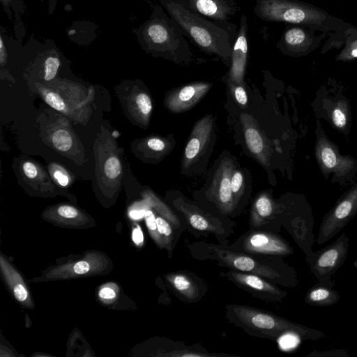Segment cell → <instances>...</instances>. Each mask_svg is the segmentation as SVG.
<instances>
[{"instance_id":"cell-10","label":"cell","mask_w":357,"mask_h":357,"mask_svg":"<svg viewBox=\"0 0 357 357\" xmlns=\"http://www.w3.org/2000/svg\"><path fill=\"white\" fill-rule=\"evenodd\" d=\"M243 250L249 253L280 255L288 253L287 244L279 237L268 232L257 231L247 236Z\"/></svg>"},{"instance_id":"cell-27","label":"cell","mask_w":357,"mask_h":357,"mask_svg":"<svg viewBox=\"0 0 357 357\" xmlns=\"http://www.w3.org/2000/svg\"><path fill=\"white\" fill-rule=\"evenodd\" d=\"M243 183V174L239 171H236L231 177V188L233 195L237 196Z\"/></svg>"},{"instance_id":"cell-7","label":"cell","mask_w":357,"mask_h":357,"mask_svg":"<svg viewBox=\"0 0 357 357\" xmlns=\"http://www.w3.org/2000/svg\"><path fill=\"white\" fill-rule=\"evenodd\" d=\"M188 8L214 21L228 20L237 11L234 0H178Z\"/></svg>"},{"instance_id":"cell-3","label":"cell","mask_w":357,"mask_h":357,"mask_svg":"<svg viewBox=\"0 0 357 357\" xmlns=\"http://www.w3.org/2000/svg\"><path fill=\"white\" fill-rule=\"evenodd\" d=\"M154 17L144 31L149 47L176 63L190 61L192 53L179 25L160 7Z\"/></svg>"},{"instance_id":"cell-31","label":"cell","mask_w":357,"mask_h":357,"mask_svg":"<svg viewBox=\"0 0 357 357\" xmlns=\"http://www.w3.org/2000/svg\"><path fill=\"white\" fill-rule=\"evenodd\" d=\"M58 213L66 218H73L78 215V211L74 207L62 206L58 208Z\"/></svg>"},{"instance_id":"cell-26","label":"cell","mask_w":357,"mask_h":357,"mask_svg":"<svg viewBox=\"0 0 357 357\" xmlns=\"http://www.w3.org/2000/svg\"><path fill=\"white\" fill-rule=\"evenodd\" d=\"M299 342L298 337L294 334H285L281 335L279 344L282 349L289 350L294 348Z\"/></svg>"},{"instance_id":"cell-39","label":"cell","mask_w":357,"mask_h":357,"mask_svg":"<svg viewBox=\"0 0 357 357\" xmlns=\"http://www.w3.org/2000/svg\"><path fill=\"white\" fill-rule=\"evenodd\" d=\"M132 237L133 241L137 245H139L143 242L144 236L142 229L139 227L137 226L135 229H133Z\"/></svg>"},{"instance_id":"cell-21","label":"cell","mask_w":357,"mask_h":357,"mask_svg":"<svg viewBox=\"0 0 357 357\" xmlns=\"http://www.w3.org/2000/svg\"><path fill=\"white\" fill-rule=\"evenodd\" d=\"M156 224L159 234L166 238L168 246H170L172 240V229L170 225L161 217L156 218Z\"/></svg>"},{"instance_id":"cell-25","label":"cell","mask_w":357,"mask_h":357,"mask_svg":"<svg viewBox=\"0 0 357 357\" xmlns=\"http://www.w3.org/2000/svg\"><path fill=\"white\" fill-rule=\"evenodd\" d=\"M337 252L335 250H329L325 252L319 258L318 264L321 267H330L335 265L337 259Z\"/></svg>"},{"instance_id":"cell-41","label":"cell","mask_w":357,"mask_h":357,"mask_svg":"<svg viewBox=\"0 0 357 357\" xmlns=\"http://www.w3.org/2000/svg\"><path fill=\"white\" fill-rule=\"evenodd\" d=\"M99 296L102 298L109 299L115 296V293L110 288H104L100 291Z\"/></svg>"},{"instance_id":"cell-15","label":"cell","mask_w":357,"mask_h":357,"mask_svg":"<svg viewBox=\"0 0 357 357\" xmlns=\"http://www.w3.org/2000/svg\"><path fill=\"white\" fill-rule=\"evenodd\" d=\"M182 210L190 225L199 231H207L213 233H219V228L211 223L204 216L200 213L191 211L182 208Z\"/></svg>"},{"instance_id":"cell-23","label":"cell","mask_w":357,"mask_h":357,"mask_svg":"<svg viewBox=\"0 0 357 357\" xmlns=\"http://www.w3.org/2000/svg\"><path fill=\"white\" fill-rule=\"evenodd\" d=\"M136 104L139 110L143 115H148L151 111L152 103L149 96L145 93L138 94L136 98Z\"/></svg>"},{"instance_id":"cell-12","label":"cell","mask_w":357,"mask_h":357,"mask_svg":"<svg viewBox=\"0 0 357 357\" xmlns=\"http://www.w3.org/2000/svg\"><path fill=\"white\" fill-rule=\"evenodd\" d=\"M231 170L224 165L218 172L214 182L213 190L220 208L225 212H229L234 206V195L231 188Z\"/></svg>"},{"instance_id":"cell-20","label":"cell","mask_w":357,"mask_h":357,"mask_svg":"<svg viewBox=\"0 0 357 357\" xmlns=\"http://www.w3.org/2000/svg\"><path fill=\"white\" fill-rule=\"evenodd\" d=\"M104 170L109 178H117L121 171V163L118 158L115 157L108 158L105 162Z\"/></svg>"},{"instance_id":"cell-2","label":"cell","mask_w":357,"mask_h":357,"mask_svg":"<svg viewBox=\"0 0 357 357\" xmlns=\"http://www.w3.org/2000/svg\"><path fill=\"white\" fill-rule=\"evenodd\" d=\"M253 12L266 22L303 26L327 34L343 33L356 27L324 10L298 0H256Z\"/></svg>"},{"instance_id":"cell-40","label":"cell","mask_w":357,"mask_h":357,"mask_svg":"<svg viewBox=\"0 0 357 357\" xmlns=\"http://www.w3.org/2000/svg\"><path fill=\"white\" fill-rule=\"evenodd\" d=\"M54 176L61 185L66 186L68 184L69 180L68 176L61 172L56 171L54 173Z\"/></svg>"},{"instance_id":"cell-11","label":"cell","mask_w":357,"mask_h":357,"mask_svg":"<svg viewBox=\"0 0 357 357\" xmlns=\"http://www.w3.org/2000/svg\"><path fill=\"white\" fill-rule=\"evenodd\" d=\"M211 86L208 83L196 82L178 89L167 99L169 109L180 112L190 109L206 94Z\"/></svg>"},{"instance_id":"cell-30","label":"cell","mask_w":357,"mask_h":357,"mask_svg":"<svg viewBox=\"0 0 357 357\" xmlns=\"http://www.w3.org/2000/svg\"><path fill=\"white\" fill-rule=\"evenodd\" d=\"M146 225L149 229L155 233L158 236V231L157 229L156 218L151 211H146L144 215Z\"/></svg>"},{"instance_id":"cell-8","label":"cell","mask_w":357,"mask_h":357,"mask_svg":"<svg viewBox=\"0 0 357 357\" xmlns=\"http://www.w3.org/2000/svg\"><path fill=\"white\" fill-rule=\"evenodd\" d=\"M248 31V18L245 15H242L238 35L231 52L229 75L234 80L241 81L243 77L249 54Z\"/></svg>"},{"instance_id":"cell-16","label":"cell","mask_w":357,"mask_h":357,"mask_svg":"<svg viewBox=\"0 0 357 357\" xmlns=\"http://www.w3.org/2000/svg\"><path fill=\"white\" fill-rule=\"evenodd\" d=\"M255 214L252 218L253 225H259L261 220L268 218L273 212L271 199L266 195H261L255 203Z\"/></svg>"},{"instance_id":"cell-6","label":"cell","mask_w":357,"mask_h":357,"mask_svg":"<svg viewBox=\"0 0 357 357\" xmlns=\"http://www.w3.org/2000/svg\"><path fill=\"white\" fill-rule=\"evenodd\" d=\"M211 257L216 259L228 267L247 273H252L261 277L275 280L278 273L271 266L245 254L223 250L215 245H208Z\"/></svg>"},{"instance_id":"cell-34","label":"cell","mask_w":357,"mask_h":357,"mask_svg":"<svg viewBox=\"0 0 357 357\" xmlns=\"http://www.w3.org/2000/svg\"><path fill=\"white\" fill-rule=\"evenodd\" d=\"M333 123L337 127H343L346 123L345 116L339 109L334 110L333 114Z\"/></svg>"},{"instance_id":"cell-32","label":"cell","mask_w":357,"mask_h":357,"mask_svg":"<svg viewBox=\"0 0 357 357\" xmlns=\"http://www.w3.org/2000/svg\"><path fill=\"white\" fill-rule=\"evenodd\" d=\"M147 145H148L149 148H150L151 149L155 151H162L166 147V145H165V143L164 141H162V139H160L159 138H155V137L151 138L148 141Z\"/></svg>"},{"instance_id":"cell-29","label":"cell","mask_w":357,"mask_h":357,"mask_svg":"<svg viewBox=\"0 0 357 357\" xmlns=\"http://www.w3.org/2000/svg\"><path fill=\"white\" fill-rule=\"evenodd\" d=\"M352 208L351 203L349 201H344L342 202L336 208L335 211V215L339 219L347 217Z\"/></svg>"},{"instance_id":"cell-18","label":"cell","mask_w":357,"mask_h":357,"mask_svg":"<svg viewBox=\"0 0 357 357\" xmlns=\"http://www.w3.org/2000/svg\"><path fill=\"white\" fill-rule=\"evenodd\" d=\"M245 139L249 150L255 154H259L264 149L263 139L259 132L253 128L245 130Z\"/></svg>"},{"instance_id":"cell-22","label":"cell","mask_w":357,"mask_h":357,"mask_svg":"<svg viewBox=\"0 0 357 357\" xmlns=\"http://www.w3.org/2000/svg\"><path fill=\"white\" fill-rule=\"evenodd\" d=\"M59 66V61L58 59L55 57L47 58L45 63V72L44 79L46 81L52 79L56 74Z\"/></svg>"},{"instance_id":"cell-5","label":"cell","mask_w":357,"mask_h":357,"mask_svg":"<svg viewBox=\"0 0 357 357\" xmlns=\"http://www.w3.org/2000/svg\"><path fill=\"white\" fill-rule=\"evenodd\" d=\"M316 31L317 30L299 25L287 26L277 43V47L282 53L291 56L306 54L319 47L326 34L323 33L317 36L314 34Z\"/></svg>"},{"instance_id":"cell-33","label":"cell","mask_w":357,"mask_h":357,"mask_svg":"<svg viewBox=\"0 0 357 357\" xmlns=\"http://www.w3.org/2000/svg\"><path fill=\"white\" fill-rule=\"evenodd\" d=\"M329 296V292L324 289H318L311 292L310 298L313 301L324 300Z\"/></svg>"},{"instance_id":"cell-9","label":"cell","mask_w":357,"mask_h":357,"mask_svg":"<svg viewBox=\"0 0 357 357\" xmlns=\"http://www.w3.org/2000/svg\"><path fill=\"white\" fill-rule=\"evenodd\" d=\"M230 280L244 289L266 299H276L282 292L258 275L231 270L225 274Z\"/></svg>"},{"instance_id":"cell-24","label":"cell","mask_w":357,"mask_h":357,"mask_svg":"<svg viewBox=\"0 0 357 357\" xmlns=\"http://www.w3.org/2000/svg\"><path fill=\"white\" fill-rule=\"evenodd\" d=\"M47 105L57 111H63L66 105L63 99L54 92H48L45 96Z\"/></svg>"},{"instance_id":"cell-36","label":"cell","mask_w":357,"mask_h":357,"mask_svg":"<svg viewBox=\"0 0 357 357\" xmlns=\"http://www.w3.org/2000/svg\"><path fill=\"white\" fill-rule=\"evenodd\" d=\"M235 98L238 102L245 105L248 102V97L244 89L242 86H237L235 89Z\"/></svg>"},{"instance_id":"cell-14","label":"cell","mask_w":357,"mask_h":357,"mask_svg":"<svg viewBox=\"0 0 357 357\" xmlns=\"http://www.w3.org/2000/svg\"><path fill=\"white\" fill-rule=\"evenodd\" d=\"M168 280L173 289L187 300L194 301L198 296L199 289L197 284L189 276L184 273H173L169 276Z\"/></svg>"},{"instance_id":"cell-4","label":"cell","mask_w":357,"mask_h":357,"mask_svg":"<svg viewBox=\"0 0 357 357\" xmlns=\"http://www.w3.org/2000/svg\"><path fill=\"white\" fill-rule=\"evenodd\" d=\"M229 319L248 333L273 339L291 328L284 319L266 311L245 305H228Z\"/></svg>"},{"instance_id":"cell-38","label":"cell","mask_w":357,"mask_h":357,"mask_svg":"<svg viewBox=\"0 0 357 357\" xmlns=\"http://www.w3.org/2000/svg\"><path fill=\"white\" fill-rule=\"evenodd\" d=\"M73 268L76 273L84 274L89 271L90 266L86 261H82L76 263Z\"/></svg>"},{"instance_id":"cell-37","label":"cell","mask_w":357,"mask_h":357,"mask_svg":"<svg viewBox=\"0 0 357 357\" xmlns=\"http://www.w3.org/2000/svg\"><path fill=\"white\" fill-rule=\"evenodd\" d=\"M13 292L15 298L19 301H24L27 298V291L22 284L15 286Z\"/></svg>"},{"instance_id":"cell-1","label":"cell","mask_w":357,"mask_h":357,"mask_svg":"<svg viewBox=\"0 0 357 357\" xmlns=\"http://www.w3.org/2000/svg\"><path fill=\"white\" fill-rule=\"evenodd\" d=\"M169 16L186 37L208 55L219 57L231 66L232 47L238 35L236 26L225 21H214L197 14L178 0H161Z\"/></svg>"},{"instance_id":"cell-35","label":"cell","mask_w":357,"mask_h":357,"mask_svg":"<svg viewBox=\"0 0 357 357\" xmlns=\"http://www.w3.org/2000/svg\"><path fill=\"white\" fill-rule=\"evenodd\" d=\"M23 170L25 175L29 178H35L38 174L36 166L30 162H26L24 164Z\"/></svg>"},{"instance_id":"cell-42","label":"cell","mask_w":357,"mask_h":357,"mask_svg":"<svg viewBox=\"0 0 357 357\" xmlns=\"http://www.w3.org/2000/svg\"><path fill=\"white\" fill-rule=\"evenodd\" d=\"M146 211H132L130 213V215L131 218L134 219H139L144 216Z\"/></svg>"},{"instance_id":"cell-17","label":"cell","mask_w":357,"mask_h":357,"mask_svg":"<svg viewBox=\"0 0 357 357\" xmlns=\"http://www.w3.org/2000/svg\"><path fill=\"white\" fill-rule=\"evenodd\" d=\"M344 48L338 55L341 59L357 58V28L348 30L346 33Z\"/></svg>"},{"instance_id":"cell-13","label":"cell","mask_w":357,"mask_h":357,"mask_svg":"<svg viewBox=\"0 0 357 357\" xmlns=\"http://www.w3.org/2000/svg\"><path fill=\"white\" fill-rule=\"evenodd\" d=\"M211 131V123L207 124L206 120L200 121L195 128L184 152L186 160L192 161L195 159L205 146L208 135Z\"/></svg>"},{"instance_id":"cell-19","label":"cell","mask_w":357,"mask_h":357,"mask_svg":"<svg viewBox=\"0 0 357 357\" xmlns=\"http://www.w3.org/2000/svg\"><path fill=\"white\" fill-rule=\"evenodd\" d=\"M54 146L60 151H68L73 144V139L70 133L65 130H58L52 137Z\"/></svg>"},{"instance_id":"cell-28","label":"cell","mask_w":357,"mask_h":357,"mask_svg":"<svg viewBox=\"0 0 357 357\" xmlns=\"http://www.w3.org/2000/svg\"><path fill=\"white\" fill-rule=\"evenodd\" d=\"M321 158L324 165L328 167L332 168L336 164V156L333 151L331 148H325L321 153Z\"/></svg>"}]
</instances>
